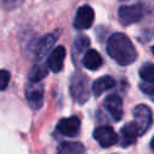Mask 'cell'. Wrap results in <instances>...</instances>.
<instances>
[{"mask_svg": "<svg viewBox=\"0 0 154 154\" xmlns=\"http://www.w3.org/2000/svg\"><path fill=\"white\" fill-rule=\"evenodd\" d=\"M106 49L108 55L119 65H129L134 63L137 57L135 46L130 38L122 32H116L108 38Z\"/></svg>", "mask_w": 154, "mask_h": 154, "instance_id": "obj_1", "label": "cell"}, {"mask_svg": "<svg viewBox=\"0 0 154 154\" xmlns=\"http://www.w3.org/2000/svg\"><path fill=\"white\" fill-rule=\"evenodd\" d=\"M70 93L72 99L78 102V103H84L90 95V87H89V81L87 76L83 73L76 72L71 77L70 82Z\"/></svg>", "mask_w": 154, "mask_h": 154, "instance_id": "obj_2", "label": "cell"}, {"mask_svg": "<svg viewBox=\"0 0 154 154\" xmlns=\"http://www.w3.org/2000/svg\"><path fill=\"white\" fill-rule=\"evenodd\" d=\"M144 16V7L142 4H134L120 6L118 10V17L124 25H130L140 22Z\"/></svg>", "mask_w": 154, "mask_h": 154, "instance_id": "obj_3", "label": "cell"}, {"mask_svg": "<svg viewBox=\"0 0 154 154\" xmlns=\"http://www.w3.org/2000/svg\"><path fill=\"white\" fill-rule=\"evenodd\" d=\"M134 123L137 128L138 135H143L152 125V111L146 105H137L134 108Z\"/></svg>", "mask_w": 154, "mask_h": 154, "instance_id": "obj_4", "label": "cell"}, {"mask_svg": "<svg viewBox=\"0 0 154 154\" xmlns=\"http://www.w3.org/2000/svg\"><path fill=\"white\" fill-rule=\"evenodd\" d=\"M55 41H57V37L53 34L45 35L43 37L37 40L32 45V55H34V58L37 61H42V59L46 58L51 53Z\"/></svg>", "mask_w": 154, "mask_h": 154, "instance_id": "obj_5", "label": "cell"}, {"mask_svg": "<svg viewBox=\"0 0 154 154\" xmlns=\"http://www.w3.org/2000/svg\"><path fill=\"white\" fill-rule=\"evenodd\" d=\"M43 95H45V89L43 85L40 84L38 82H30L25 89V96L29 102V105L37 109L42 106L43 103Z\"/></svg>", "mask_w": 154, "mask_h": 154, "instance_id": "obj_6", "label": "cell"}, {"mask_svg": "<svg viewBox=\"0 0 154 154\" xmlns=\"http://www.w3.org/2000/svg\"><path fill=\"white\" fill-rule=\"evenodd\" d=\"M94 22V10L89 5H83L77 10L73 26L78 30H84L91 26Z\"/></svg>", "mask_w": 154, "mask_h": 154, "instance_id": "obj_7", "label": "cell"}, {"mask_svg": "<svg viewBox=\"0 0 154 154\" xmlns=\"http://www.w3.org/2000/svg\"><path fill=\"white\" fill-rule=\"evenodd\" d=\"M94 138L101 147H111L118 142V136L111 126H99L94 130Z\"/></svg>", "mask_w": 154, "mask_h": 154, "instance_id": "obj_8", "label": "cell"}, {"mask_svg": "<svg viewBox=\"0 0 154 154\" xmlns=\"http://www.w3.org/2000/svg\"><path fill=\"white\" fill-rule=\"evenodd\" d=\"M79 128H81V120L76 116H72L69 118H63L57 124V130L61 135L69 136V137L76 136L79 131Z\"/></svg>", "mask_w": 154, "mask_h": 154, "instance_id": "obj_9", "label": "cell"}, {"mask_svg": "<svg viewBox=\"0 0 154 154\" xmlns=\"http://www.w3.org/2000/svg\"><path fill=\"white\" fill-rule=\"evenodd\" d=\"M66 55V49L64 46H58L53 51H51L47 58V67L53 72H59L63 69L64 60Z\"/></svg>", "mask_w": 154, "mask_h": 154, "instance_id": "obj_10", "label": "cell"}, {"mask_svg": "<svg viewBox=\"0 0 154 154\" xmlns=\"http://www.w3.org/2000/svg\"><path fill=\"white\" fill-rule=\"evenodd\" d=\"M103 106L116 122L122 119V117H123V101H122L120 96H118V95L107 96L103 101Z\"/></svg>", "mask_w": 154, "mask_h": 154, "instance_id": "obj_11", "label": "cell"}, {"mask_svg": "<svg viewBox=\"0 0 154 154\" xmlns=\"http://www.w3.org/2000/svg\"><path fill=\"white\" fill-rule=\"evenodd\" d=\"M138 136V131L137 128L135 125V123H128L125 124L122 130H120V143L123 147H128L132 143H135L136 138Z\"/></svg>", "mask_w": 154, "mask_h": 154, "instance_id": "obj_12", "label": "cell"}, {"mask_svg": "<svg viewBox=\"0 0 154 154\" xmlns=\"http://www.w3.org/2000/svg\"><path fill=\"white\" fill-rule=\"evenodd\" d=\"M116 84V81L111 77V76H103V77H100L97 78L93 85H91V90L94 93L95 96H100L101 94H103L105 91L112 89Z\"/></svg>", "mask_w": 154, "mask_h": 154, "instance_id": "obj_13", "label": "cell"}, {"mask_svg": "<svg viewBox=\"0 0 154 154\" xmlns=\"http://www.w3.org/2000/svg\"><path fill=\"white\" fill-rule=\"evenodd\" d=\"M82 63L88 70H97L102 65V58L95 49H88L83 55Z\"/></svg>", "mask_w": 154, "mask_h": 154, "instance_id": "obj_14", "label": "cell"}, {"mask_svg": "<svg viewBox=\"0 0 154 154\" xmlns=\"http://www.w3.org/2000/svg\"><path fill=\"white\" fill-rule=\"evenodd\" d=\"M58 154H85V149L79 142H63L58 147Z\"/></svg>", "mask_w": 154, "mask_h": 154, "instance_id": "obj_15", "label": "cell"}, {"mask_svg": "<svg viewBox=\"0 0 154 154\" xmlns=\"http://www.w3.org/2000/svg\"><path fill=\"white\" fill-rule=\"evenodd\" d=\"M48 73V67L47 65H45L43 63L38 61L37 64H35L30 71H29V81L30 82H40L42 78H45Z\"/></svg>", "mask_w": 154, "mask_h": 154, "instance_id": "obj_16", "label": "cell"}, {"mask_svg": "<svg viewBox=\"0 0 154 154\" xmlns=\"http://www.w3.org/2000/svg\"><path fill=\"white\" fill-rule=\"evenodd\" d=\"M140 76L143 81L148 83H154V65L150 63H146L140 69Z\"/></svg>", "mask_w": 154, "mask_h": 154, "instance_id": "obj_17", "label": "cell"}, {"mask_svg": "<svg viewBox=\"0 0 154 154\" xmlns=\"http://www.w3.org/2000/svg\"><path fill=\"white\" fill-rule=\"evenodd\" d=\"M89 38L87 36H78L73 42V52L75 54H82L89 47Z\"/></svg>", "mask_w": 154, "mask_h": 154, "instance_id": "obj_18", "label": "cell"}, {"mask_svg": "<svg viewBox=\"0 0 154 154\" xmlns=\"http://www.w3.org/2000/svg\"><path fill=\"white\" fill-rule=\"evenodd\" d=\"M10 82V72L6 70H0V90H5Z\"/></svg>", "mask_w": 154, "mask_h": 154, "instance_id": "obj_19", "label": "cell"}, {"mask_svg": "<svg viewBox=\"0 0 154 154\" xmlns=\"http://www.w3.org/2000/svg\"><path fill=\"white\" fill-rule=\"evenodd\" d=\"M23 1L24 0H1V4L6 10H13V8H17L18 6H20L23 4Z\"/></svg>", "mask_w": 154, "mask_h": 154, "instance_id": "obj_20", "label": "cell"}, {"mask_svg": "<svg viewBox=\"0 0 154 154\" xmlns=\"http://www.w3.org/2000/svg\"><path fill=\"white\" fill-rule=\"evenodd\" d=\"M140 88H141V90H142L144 94H149V95H153V94H154V87L152 85V83L143 82V83L140 84Z\"/></svg>", "mask_w": 154, "mask_h": 154, "instance_id": "obj_21", "label": "cell"}, {"mask_svg": "<svg viewBox=\"0 0 154 154\" xmlns=\"http://www.w3.org/2000/svg\"><path fill=\"white\" fill-rule=\"evenodd\" d=\"M150 148H152V150L154 152V137H153L152 141H150Z\"/></svg>", "mask_w": 154, "mask_h": 154, "instance_id": "obj_22", "label": "cell"}, {"mask_svg": "<svg viewBox=\"0 0 154 154\" xmlns=\"http://www.w3.org/2000/svg\"><path fill=\"white\" fill-rule=\"evenodd\" d=\"M152 53H153V54H154V46H153V47H152Z\"/></svg>", "mask_w": 154, "mask_h": 154, "instance_id": "obj_23", "label": "cell"}, {"mask_svg": "<svg viewBox=\"0 0 154 154\" xmlns=\"http://www.w3.org/2000/svg\"><path fill=\"white\" fill-rule=\"evenodd\" d=\"M122 1H125V0H122Z\"/></svg>", "mask_w": 154, "mask_h": 154, "instance_id": "obj_24", "label": "cell"}]
</instances>
